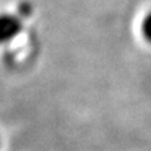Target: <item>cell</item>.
Instances as JSON below:
<instances>
[{"label":"cell","instance_id":"6da1fadb","mask_svg":"<svg viewBox=\"0 0 151 151\" xmlns=\"http://www.w3.org/2000/svg\"><path fill=\"white\" fill-rule=\"evenodd\" d=\"M23 30L22 17L10 13L0 14V44L13 42Z\"/></svg>","mask_w":151,"mask_h":151},{"label":"cell","instance_id":"7a4b0ae2","mask_svg":"<svg viewBox=\"0 0 151 151\" xmlns=\"http://www.w3.org/2000/svg\"><path fill=\"white\" fill-rule=\"evenodd\" d=\"M141 33L146 42L151 44V12H149L144 18L142 24H141Z\"/></svg>","mask_w":151,"mask_h":151},{"label":"cell","instance_id":"3957f363","mask_svg":"<svg viewBox=\"0 0 151 151\" xmlns=\"http://www.w3.org/2000/svg\"><path fill=\"white\" fill-rule=\"evenodd\" d=\"M0 146H1V139H0Z\"/></svg>","mask_w":151,"mask_h":151}]
</instances>
